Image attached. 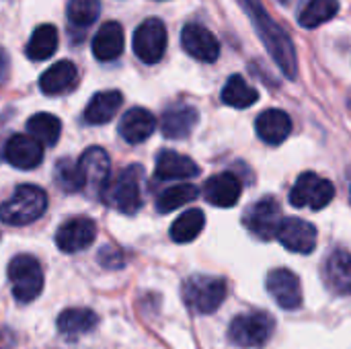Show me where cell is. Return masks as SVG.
<instances>
[{
    "label": "cell",
    "instance_id": "cell-2",
    "mask_svg": "<svg viewBox=\"0 0 351 349\" xmlns=\"http://www.w3.org/2000/svg\"><path fill=\"white\" fill-rule=\"evenodd\" d=\"M142 183H144V169L140 165H130L121 173H117L113 181L107 183V187L101 193V200L105 206L121 214L134 216L144 204Z\"/></svg>",
    "mask_w": 351,
    "mask_h": 349
},
{
    "label": "cell",
    "instance_id": "cell-28",
    "mask_svg": "<svg viewBox=\"0 0 351 349\" xmlns=\"http://www.w3.org/2000/svg\"><path fill=\"white\" fill-rule=\"evenodd\" d=\"M257 99H259V93L241 74H232L222 88V101L237 109H247L255 105Z\"/></svg>",
    "mask_w": 351,
    "mask_h": 349
},
{
    "label": "cell",
    "instance_id": "cell-36",
    "mask_svg": "<svg viewBox=\"0 0 351 349\" xmlns=\"http://www.w3.org/2000/svg\"><path fill=\"white\" fill-rule=\"evenodd\" d=\"M8 56H6V51L4 49H0V84H4V80H6V76H8Z\"/></svg>",
    "mask_w": 351,
    "mask_h": 349
},
{
    "label": "cell",
    "instance_id": "cell-18",
    "mask_svg": "<svg viewBox=\"0 0 351 349\" xmlns=\"http://www.w3.org/2000/svg\"><path fill=\"white\" fill-rule=\"evenodd\" d=\"M243 193L241 179L234 173H220L206 181L204 197L216 208H232Z\"/></svg>",
    "mask_w": 351,
    "mask_h": 349
},
{
    "label": "cell",
    "instance_id": "cell-35",
    "mask_svg": "<svg viewBox=\"0 0 351 349\" xmlns=\"http://www.w3.org/2000/svg\"><path fill=\"white\" fill-rule=\"evenodd\" d=\"M14 341H16L14 333L6 327H0V349H10L14 346Z\"/></svg>",
    "mask_w": 351,
    "mask_h": 349
},
{
    "label": "cell",
    "instance_id": "cell-32",
    "mask_svg": "<svg viewBox=\"0 0 351 349\" xmlns=\"http://www.w3.org/2000/svg\"><path fill=\"white\" fill-rule=\"evenodd\" d=\"M56 183L66 193H78L84 191V179L78 169V163L72 158H60L56 163Z\"/></svg>",
    "mask_w": 351,
    "mask_h": 349
},
{
    "label": "cell",
    "instance_id": "cell-14",
    "mask_svg": "<svg viewBox=\"0 0 351 349\" xmlns=\"http://www.w3.org/2000/svg\"><path fill=\"white\" fill-rule=\"evenodd\" d=\"M4 160L21 171L35 169L43 160V146L35 142L29 134H14L4 146Z\"/></svg>",
    "mask_w": 351,
    "mask_h": 349
},
{
    "label": "cell",
    "instance_id": "cell-37",
    "mask_svg": "<svg viewBox=\"0 0 351 349\" xmlns=\"http://www.w3.org/2000/svg\"><path fill=\"white\" fill-rule=\"evenodd\" d=\"M280 2H282V4H288V2H290V0H280Z\"/></svg>",
    "mask_w": 351,
    "mask_h": 349
},
{
    "label": "cell",
    "instance_id": "cell-12",
    "mask_svg": "<svg viewBox=\"0 0 351 349\" xmlns=\"http://www.w3.org/2000/svg\"><path fill=\"white\" fill-rule=\"evenodd\" d=\"M267 292L276 298V302L284 311H296L302 304L300 280L294 272L278 267L267 274Z\"/></svg>",
    "mask_w": 351,
    "mask_h": 349
},
{
    "label": "cell",
    "instance_id": "cell-25",
    "mask_svg": "<svg viewBox=\"0 0 351 349\" xmlns=\"http://www.w3.org/2000/svg\"><path fill=\"white\" fill-rule=\"evenodd\" d=\"M56 325L62 335L76 337V335L93 331L99 325V317L90 309H66L60 313Z\"/></svg>",
    "mask_w": 351,
    "mask_h": 349
},
{
    "label": "cell",
    "instance_id": "cell-34",
    "mask_svg": "<svg viewBox=\"0 0 351 349\" xmlns=\"http://www.w3.org/2000/svg\"><path fill=\"white\" fill-rule=\"evenodd\" d=\"M97 261H99V265L105 267V269H121V267H123V253H121L117 247L105 245L103 249H99Z\"/></svg>",
    "mask_w": 351,
    "mask_h": 349
},
{
    "label": "cell",
    "instance_id": "cell-17",
    "mask_svg": "<svg viewBox=\"0 0 351 349\" xmlns=\"http://www.w3.org/2000/svg\"><path fill=\"white\" fill-rule=\"evenodd\" d=\"M199 175V167L185 154L175 150H160L156 156L154 177L158 181H187Z\"/></svg>",
    "mask_w": 351,
    "mask_h": 349
},
{
    "label": "cell",
    "instance_id": "cell-20",
    "mask_svg": "<svg viewBox=\"0 0 351 349\" xmlns=\"http://www.w3.org/2000/svg\"><path fill=\"white\" fill-rule=\"evenodd\" d=\"M255 130L265 144L280 146L292 134V117L282 109H267L259 113L255 121Z\"/></svg>",
    "mask_w": 351,
    "mask_h": 349
},
{
    "label": "cell",
    "instance_id": "cell-1",
    "mask_svg": "<svg viewBox=\"0 0 351 349\" xmlns=\"http://www.w3.org/2000/svg\"><path fill=\"white\" fill-rule=\"evenodd\" d=\"M249 19L253 21L257 35L265 43L267 51L271 53L274 62L280 66V70L288 78H296L298 74V62H296V49L292 45L290 35L274 21V16L265 10L261 0H239Z\"/></svg>",
    "mask_w": 351,
    "mask_h": 349
},
{
    "label": "cell",
    "instance_id": "cell-31",
    "mask_svg": "<svg viewBox=\"0 0 351 349\" xmlns=\"http://www.w3.org/2000/svg\"><path fill=\"white\" fill-rule=\"evenodd\" d=\"M197 187L191 185V183H181V185H173L169 189H165L158 200H156V210L160 214H169L173 210H179L181 206L193 202L197 197Z\"/></svg>",
    "mask_w": 351,
    "mask_h": 349
},
{
    "label": "cell",
    "instance_id": "cell-29",
    "mask_svg": "<svg viewBox=\"0 0 351 349\" xmlns=\"http://www.w3.org/2000/svg\"><path fill=\"white\" fill-rule=\"evenodd\" d=\"M206 226V216L202 210L191 208L187 212H183L171 226V239L179 245L183 243H191L199 237V232Z\"/></svg>",
    "mask_w": 351,
    "mask_h": 349
},
{
    "label": "cell",
    "instance_id": "cell-33",
    "mask_svg": "<svg viewBox=\"0 0 351 349\" xmlns=\"http://www.w3.org/2000/svg\"><path fill=\"white\" fill-rule=\"evenodd\" d=\"M68 19L76 27H88L101 12V0H68Z\"/></svg>",
    "mask_w": 351,
    "mask_h": 349
},
{
    "label": "cell",
    "instance_id": "cell-38",
    "mask_svg": "<svg viewBox=\"0 0 351 349\" xmlns=\"http://www.w3.org/2000/svg\"><path fill=\"white\" fill-rule=\"evenodd\" d=\"M348 103H350V107H351V91H350V101H348Z\"/></svg>",
    "mask_w": 351,
    "mask_h": 349
},
{
    "label": "cell",
    "instance_id": "cell-19",
    "mask_svg": "<svg viewBox=\"0 0 351 349\" xmlns=\"http://www.w3.org/2000/svg\"><path fill=\"white\" fill-rule=\"evenodd\" d=\"M117 130H119V136L128 144H140V142H146L154 134L156 117L148 109H144V107H132L119 119V128Z\"/></svg>",
    "mask_w": 351,
    "mask_h": 349
},
{
    "label": "cell",
    "instance_id": "cell-15",
    "mask_svg": "<svg viewBox=\"0 0 351 349\" xmlns=\"http://www.w3.org/2000/svg\"><path fill=\"white\" fill-rule=\"evenodd\" d=\"M317 228L302 218H284L278 241L292 253L308 255L317 247Z\"/></svg>",
    "mask_w": 351,
    "mask_h": 349
},
{
    "label": "cell",
    "instance_id": "cell-10",
    "mask_svg": "<svg viewBox=\"0 0 351 349\" xmlns=\"http://www.w3.org/2000/svg\"><path fill=\"white\" fill-rule=\"evenodd\" d=\"M76 163H78V169L84 179V191L88 195L101 197L103 189L109 183V173H111L109 154L99 146H90L80 154V158Z\"/></svg>",
    "mask_w": 351,
    "mask_h": 349
},
{
    "label": "cell",
    "instance_id": "cell-22",
    "mask_svg": "<svg viewBox=\"0 0 351 349\" xmlns=\"http://www.w3.org/2000/svg\"><path fill=\"white\" fill-rule=\"evenodd\" d=\"M123 45H125V37H123L121 25L115 21H109L97 31L93 39V56L99 62H111L121 56Z\"/></svg>",
    "mask_w": 351,
    "mask_h": 349
},
{
    "label": "cell",
    "instance_id": "cell-26",
    "mask_svg": "<svg viewBox=\"0 0 351 349\" xmlns=\"http://www.w3.org/2000/svg\"><path fill=\"white\" fill-rule=\"evenodd\" d=\"M56 49H58V29L53 25H39L33 31V35L25 47V53L33 62H43V60L51 58L56 53Z\"/></svg>",
    "mask_w": 351,
    "mask_h": 349
},
{
    "label": "cell",
    "instance_id": "cell-23",
    "mask_svg": "<svg viewBox=\"0 0 351 349\" xmlns=\"http://www.w3.org/2000/svg\"><path fill=\"white\" fill-rule=\"evenodd\" d=\"M78 80V70L70 60H60L53 66H49L41 78H39V88L43 95L56 97L66 91H70Z\"/></svg>",
    "mask_w": 351,
    "mask_h": 349
},
{
    "label": "cell",
    "instance_id": "cell-11",
    "mask_svg": "<svg viewBox=\"0 0 351 349\" xmlns=\"http://www.w3.org/2000/svg\"><path fill=\"white\" fill-rule=\"evenodd\" d=\"M97 239V224L86 216L66 220L56 232V245L62 253H78L88 249Z\"/></svg>",
    "mask_w": 351,
    "mask_h": 349
},
{
    "label": "cell",
    "instance_id": "cell-7",
    "mask_svg": "<svg viewBox=\"0 0 351 349\" xmlns=\"http://www.w3.org/2000/svg\"><path fill=\"white\" fill-rule=\"evenodd\" d=\"M333 183L325 177H319L317 173H302L290 189V204L294 208L323 210L333 202Z\"/></svg>",
    "mask_w": 351,
    "mask_h": 349
},
{
    "label": "cell",
    "instance_id": "cell-5",
    "mask_svg": "<svg viewBox=\"0 0 351 349\" xmlns=\"http://www.w3.org/2000/svg\"><path fill=\"white\" fill-rule=\"evenodd\" d=\"M8 282L16 302H33L43 290V269L31 255H16L8 263Z\"/></svg>",
    "mask_w": 351,
    "mask_h": 349
},
{
    "label": "cell",
    "instance_id": "cell-13",
    "mask_svg": "<svg viewBox=\"0 0 351 349\" xmlns=\"http://www.w3.org/2000/svg\"><path fill=\"white\" fill-rule=\"evenodd\" d=\"M181 43H183V49L199 60V62H206V64H212L218 60L220 56V43L218 39L214 37V33L197 23H189L183 27L181 31Z\"/></svg>",
    "mask_w": 351,
    "mask_h": 349
},
{
    "label": "cell",
    "instance_id": "cell-4",
    "mask_svg": "<svg viewBox=\"0 0 351 349\" xmlns=\"http://www.w3.org/2000/svg\"><path fill=\"white\" fill-rule=\"evenodd\" d=\"M181 294L189 311L197 315H212L222 306L228 286L216 276H191L183 282Z\"/></svg>",
    "mask_w": 351,
    "mask_h": 349
},
{
    "label": "cell",
    "instance_id": "cell-9",
    "mask_svg": "<svg viewBox=\"0 0 351 349\" xmlns=\"http://www.w3.org/2000/svg\"><path fill=\"white\" fill-rule=\"evenodd\" d=\"M167 51V27L160 19H146L134 33V53L144 64H156Z\"/></svg>",
    "mask_w": 351,
    "mask_h": 349
},
{
    "label": "cell",
    "instance_id": "cell-3",
    "mask_svg": "<svg viewBox=\"0 0 351 349\" xmlns=\"http://www.w3.org/2000/svg\"><path fill=\"white\" fill-rule=\"evenodd\" d=\"M47 210V193L37 185H19L14 193L0 204V222L8 226H27L37 222Z\"/></svg>",
    "mask_w": 351,
    "mask_h": 349
},
{
    "label": "cell",
    "instance_id": "cell-30",
    "mask_svg": "<svg viewBox=\"0 0 351 349\" xmlns=\"http://www.w3.org/2000/svg\"><path fill=\"white\" fill-rule=\"evenodd\" d=\"M339 12V0H306L300 8L298 23L306 29H315L331 21Z\"/></svg>",
    "mask_w": 351,
    "mask_h": 349
},
{
    "label": "cell",
    "instance_id": "cell-6",
    "mask_svg": "<svg viewBox=\"0 0 351 349\" xmlns=\"http://www.w3.org/2000/svg\"><path fill=\"white\" fill-rule=\"evenodd\" d=\"M274 327H276V323L267 313H263V311L247 313V315L232 319L228 337L234 346L243 349L263 348L269 341Z\"/></svg>",
    "mask_w": 351,
    "mask_h": 349
},
{
    "label": "cell",
    "instance_id": "cell-8",
    "mask_svg": "<svg viewBox=\"0 0 351 349\" xmlns=\"http://www.w3.org/2000/svg\"><path fill=\"white\" fill-rule=\"evenodd\" d=\"M282 222H284L282 208L274 197H261L257 204L249 206L245 216H243V224L259 241L278 239Z\"/></svg>",
    "mask_w": 351,
    "mask_h": 349
},
{
    "label": "cell",
    "instance_id": "cell-16",
    "mask_svg": "<svg viewBox=\"0 0 351 349\" xmlns=\"http://www.w3.org/2000/svg\"><path fill=\"white\" fill-rule=\"evenodd\" d=\"M199 121V113L195 107L187 103H175L165 109L160 119V130L165 138L171 140H183L187 138Z\"/></svg>",
    "mask_w": 351,
    "mask_h": 349
},
{
    "label": "cell",
    "instance_id": "cell-27",
    "mask_svg": "<svg viewBox=\"0 0 351 349\" xmlns=\"http://www.w3.org/2000/svg\"><path fill=\"white\" fill-rule=\"evenodd\" d=\"M27 132L41 146H56L62 136V121L51 113H35L27 121Z\"/></svg>",
    "mask_w": 351,
    "mask_h": 349
},
{
    "label": "cell",
    "instance_id": "cell-24",
    "mask_svg": "<svg viewBox=\"0 0 351 349\" xmlns=\"http://www.w3.org/2000/svg\"><path fill=\"white\" fill-rule=\"evenodd\" d=\"M121 103H123V95L119 91H101L88 101L84 109V121L90 125H103L115 117Z\"/></svg>",
    "mask_w": 351,
    "mask_h": 349
},
{
    "label": "cell",
    "instance_id": "cell-21",
    "mask_svg": "<svg viewBox=\"0 0 351 349\" xmlns=\"http://www.w3.org/2000/svg\"><path fill=\"white\" fill-rule=\"evenodd\" d=\"M325 282L327 288L337 296L351 294V253L333 251L325 261Z\"/></svg>",
    "mask_w": 351,
    "mask_h": 349
}]
</instances>
